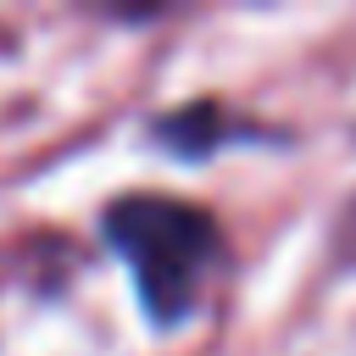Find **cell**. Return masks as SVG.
<instances>
[{
  "instance_id": "cell-1",
  "label": "cell",
  "mask_w": 356,
  "mask_h": 356,
  "mask_svg": "<svg viewBox=\"0 0 356 356\" xmlns=\"http://www.w3.org/2000/svg\"><path fill=\"white\" fill-rule=\"evenodd\" d=\"M106 239L128 261L134 289L156 328H178L222 256V234L211 211L172 195H122L106 206Z\"/></svg>"
},
{
  "instance_id": "cell-2",
  "label": "cell",
  "mask_w": 356,
  "mask_h": 356,
  "mask_svg": "<svg viewBox=\"0 0 356 356\" xmlns=\"http://www.w3.org/2000/svg\"><path fill=\"white\" fill-rule=\"evenodd\" d=\"M156 139H161L167 150H178V156H206V150H217L228 134H222V111H217L211 100H195V106L161 117V122H156Z\"/></svg>"
}]
</instances>
